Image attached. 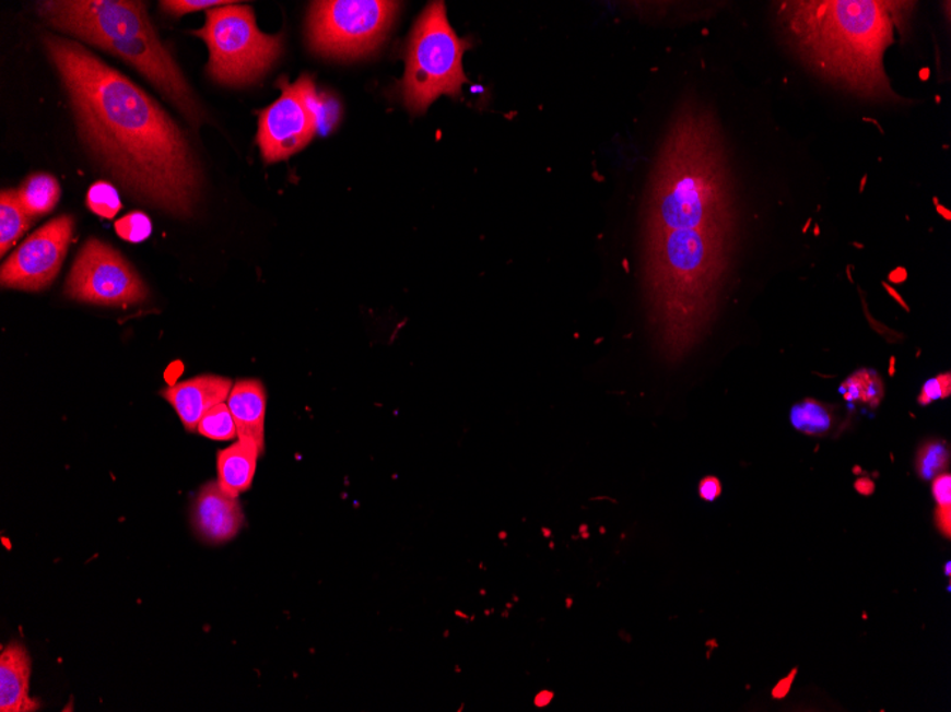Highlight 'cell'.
Masks as SVG:
<instances>
[{
  "mask_svg": "<svg viewBox=\"0 0 951 712\" xmlns=\"http://www.w3.org/2000/svg\"><path fill=\"white\" fill-rule=\"evenodd\" d=\"M244 522L238 498L231 497L216 480L202 487L192 508V526L202 541L225 544L239 534Z\"/></svg>",
  "mask_w": 951,
  "mask_h": 712,
  "instance_id": "cell-11",
  "label": "cell"
},
{
  "mask_svg": "<svg viewBox=\"0 0 951 712\" xmlns=\"http://www.w3.org/2000/svg\"><path fill=\"white\" fill-rule=\"evenodd\" d=\"M916 473L919 478L929 483L937 475L948 473L950 466V448L944 440L923 442L916 455Z\"/></svg>",
  "mask_w": 951,
  "mask_h": 712,
  "instance_id": "cell-20",
  "label": "cell"
},
{
  "mask_svg": "<svg viewBox=\"0 0 951 712\" xmlns=\"http://www.w3.org/2000/svg\"><path fill=\"white\" fill-rule=\"evenodd\" d=\"M936 525L939 527L941 534H943L948 539L951 536V507H939L936 509Z\"/></svg>",
  "mask_w": 951,
  "mask_h": 712,
  "instance_id": "cell-28",
  "label": "cell"
},
{
  "mask_svg": "<svg viewBox=\"0 0 951 712\" xmlns=\"http://www.w3.org/2000/svg\"><path fill=\"white\" fill-rule=\"evenodd\" d=\"M191 35L210 51L207 74L227 87L251 86L270 72L284 51V35L258 29L248 4L231 3L206 12V23Z\"/></svg>",
  "mask_w": 951,
  "mask_h": 712,
  "instance_id": "cell-6",
  "label": "cell"
},
{
  "mask_svg": "<svg viewBox=\"0 0 951 712\" xmlns=\"http://www.w3.org/2000/svg\"><path fill=\"white\" fill-rule=\"evenodd\" d=\"M32 658L25 645L11 643L0 654V711L33 712L40 702L30 695Z\"/></svg>",
  "mask_w": 951,
  "mask_h": 712,
  "instance_id": "cell-13",
  "label": "cell"
},
{
  "mask_svg": "<svg viewBox=\"0 0 951 712\" xmlns=\"http://www.w3.org/2000/svg\"><path fill=\"white\" fill-rule=\"evenodd\" d=\"M950 569H951V563H950V562L946 563V569H944V570H946V574H948V577H950V574H951V573H950Z\"/></svg>",
  "mask_w": 951,
  "mask_h": 712,
  "instance_id": "cell-31",
  "label": "cell"
},
{
  "mask_svg": "<svg viewBox=\"0 0 951 712\" xmlns=\"http://www.w3.org/2000/svg\"><path fill=\"white\" fill-rule=\"evenodd\" d=\"M472 41L461 39L447 21L444 2H432L418 17L404 50L399 96L413 115H423L441 96L459 98L468 83L463 56Z\"/></svg>",
  "mask_w": 951,
  "mask_h": 712,
  "instance_id": "cell-5",
  "label": "cell"
},
{
  "mask_svg": "<svg viewBox=\"0 0 951 712\" xmlns=\"http://www.w3.org/2000/svg\"><path fill=\"white\" fill-rule=\"evenodd\" d=\"M197 432L214 441H230L237 437V426H235L227 401L215 405L201 418Z\"/></svg>",
  "mask_w": 951,
  "mask_h": 712,
  "instance_id": "cell-21",
  "label": "cell"
},
{
  "mask_svg": "<svg viewBox=\"0 0 951 712\" xmlns=\"http://www.w3.org/2000/svg\"><path fill=\"white\" fill-rule=\"evenodd\" d=\"M228 0H163L160 2V8L166 15L173 17H181L187 13L206 11V9H214L231 4Z\"/></svg>",
  "mask_w": 951,
  "mask_h": 712,
  "instance_id": "cell-24",
  "label": "cell"
},
{
  "mask_svg": "<svg viewBox=\"0 0 951 712\" xmlns=\"http://www.w3.org/2000/svg\"><path fill=\"white\" fill-rule=\"evenodd\" d=\"M89 153L129 195L191 216L202 174L185 131L155 98L80 41L45 35Z\"/></svg>",
  "mask_w": 951,
  "mask_h": 712,
  "instance_id": "cell-2",
  "label": "cell"
},
{
  "mask_svg": "<svg viewBox=\"0 0 951 712\" xmlns=\"http://www.w3.org/2000/svg\"><path fill=\"white\" fill-rule=\"evenodd\" d=\"M836 405L822 401L807 399L795 404L790 410V423L795 430L811 437H827L841 427V417Z\"/></svg>",
  "mask_w": 951,
  "mask_h": 712,
  "instance_id": "cell-16",
  "label": "cell"
},
{
  "mask_svg": "<svg viewBox=\"0 0 951 712\" xmlns=\"http://www.w3.org/2000/svg\"><path fill=\"white\" fill-rule=\"evenodd\" d=\"M36 11L56 31L108 51L143 74L164 97L199 126L202 110L180 66L153 26L148 3L134 0H45Z\"/></svg>",
  "mask_w": 951,
  "mask_h": 712,
  "instance_id": "cell-4",
  "label": "cell"
},
{
  "mask_svg": "<svg viewBox=\"0 0 951 712\" xmlns=\"http://www.w3.org/2000/svg\"><path fill=\"white\" fill-rule=\"evenodd\" d=\"M841 393L852 403H861L878 407L884 395V385L878 372L859 370L841 385Z\"/></svg>",
  "mask_w": 951,
  "mask_h": 712,
  "instance_id": "cell-19",
  "label": "cell"
},
{
  "mask_svg": "<svg viewBox=\"0 0 951 712\" xmlns=\"http://www.w3.org/2000/svg\"><path fill=\"white\" fill-rule=\"evenodd\" d=\"M931 493L939 507H950L951 505V476L949 473L937 475L931 480Z\"/></svg>",
  "mask_w": 951,
  "mask_h": 712,
  "instance_id": "cell-26",
  "label": "cell"
},
{
  "mask_svg": "<svg viewBox=\"0 0 951 712\" xmlns=\"http://www.w3.org/2000/svg\"><path fill=\"white\" fill-rule=\"evenodd\" d=\"M400 3L384 0H325L310 3L309 49L322 58L356 59L378 49L398 16Z\"/></svg>",
  "mask_w": 951,
  "mask_h": 712,
  "instance_id": "cell-7",
  "label": "cell"
},
{
  "mask_svg": "<svg viewBox=\"0 0 951 712\" xmlns=\"http://www.w3.org/2000/svg\"><path fill=\"white\" fill-rule=\"evenodd\" d=\"M913 2H780L776 29L805 68L837 88L879 105L907 103L892 88L884 55L911 21Z\"/></svg>",
  "mask_w": 951,
  "mask_h": 712,
  "instance_id": "cell-3",
  "label": "cell"
},
{
  "mask_svg": "<svg viewBox=\"0 0 951 712\" xmlns=\"http://www.w3.org/2000/svg\"><path fill=\"white\" fill-rule=\"evenodd\" d=\"M797 668L792 669L788 677L783 678V680L776 684V687L774 688V690H772V697L776 698V700H780V698H785L786 696H788L790 687H792L795 677H797Z\"/></svg>",
  "mask_w": 951,
  "mask_h": 712,
  "instance_id": "cell-29",
  "label": "cell"
},
{
  "mask_svg": "<svg viewBox=\"0 0 951 712\" xmlns=\"http://www.w3.org/2000/svg\"><path fill=\"white\" fill-rule=\"evenodd\" d=\"M736 182L713 108L686 98L670 122L644 201L642 271L649 328L670 361L704 339L738 242Z\"/></svg>",
  "mask_w": 951,
  "mask_h": 712,
  "instance_id": "cell-1",
  "label": "cell"
},
{
  "mask_svg": "<svg viewBox=\"0 0 951 712\" xmlns=\"http://www.w3.org/2000/svg\"><path fill=\"white\" fill-rule=\"evenodd\" d=\"M17 192L23 210L33 219L50 214L62 195L58 179L47 173L32 174L21 183Z\"/></svg>",
  "mask_w": 951,
  "mask_h": 712,
  "instance_id": "cell-17",
  "label": "cell"
},
{
  "mask_svg": "<svg viewBox=\"0 0 951 712\" xmlns=\"http://www.w3.org/2000/svg\"><path fill=\"white\" fill-rule=\"evenodd\" d=\"M74 218L60 215L33 233L3 262L0 283L9 289L40 292L49 287L63 266L72 242Z\"/></svg>",
  "mask_w": 951,
  "mask_h": 712,
  "instance_id": "cell-10",
  "label": "cell"
},
{
  "mask_svg": "<svg viewBox=\"0 0 951 712\" xmlns=\"http://www.w3.org/2000/svg\"><path fill=\"white\" fill-rule=\"evenodd\" d=\"M281 96L258 112L257 144L263 162H284L300 153L319 131L321 94L314 79L303 74L296 82L281 78L277 82Z\"/></svg>",
  "mask_w": 951,
  "mask_h": 712,
  "instance_id": "cell-8",
  "label": "cell"
},
{
  "mask_svg": "<svg viewBox=\"0 0 951 712\" xmlns=\"http://www.w3.org/2000/svg\"><path fill=\"white\" fill-rule=\"evenodd\" d=\"M233 385L227 377L206 375L168 387L160 394L176 410L186 430L195 432L211 408L227 401Z\"/></svg>",
  "mask_w": 951,
  "mask_h": 712,
  "instance_id": "cell-12",
  "label": "cell"
},
{
  "mask_svg": "<svg viewBox=\"0 0 951 712\" xmlns=\"http://www.w3.org/2000/svg\"><path fill=\"white\" fill-rule=\"evenodd\" d=\"M227 405L237 426L239 441L266 450L267 393L261 381L242 380L233 385Z\"/></svg>",
  "mask_w": 951,
  "mask_h": 712,
  "instance_id": "cell-14",
  "label": "cell"
},
{
  "mask_svg": "<svg viewBox=\"0 0 951 712\" xmlns=\"http://www.w3.org/2000/svg\"><path fill=\"white\" fill-rule=\"evenodd\" d=\"M116 233L121 239L131 244H140L152 235L153 226L149 216L141 211L130 212L116 221Z\"/></svg>",
  "mask_w": 951,
  "mask_h": 712,
  "instance_id": "cell-23",
  "label": "cell"
},
{
  "mask_svg": "<svg viewBox=\"0 0 951 712\" xmlns=\"http://www.w3.org/2000/svg\"><path fill=\"white\" fill-rule=\"evenodd\" d=\"M700 494L701 498L705 499V501H715L721 494V484L714 476H708V478L703 479V483L700 485Z\"/></svg>",
  "mask_w": 951,
  "mask_h": 712,
  "instance_id": "cell-27",
  "label": "cell"
},
{
  "mask_svg": "<svg viewBox=\"0 0 951 712\" xmlns=\"http://www.w3.org/2000/svg\"><path fill=\"white\" fill-rule=\"evenodd\" d=\"M951 391V380L949 372L946 375L937 376L935 379H930L926 381V384L923 385L921 393L919 395V403L921 405H927L934 403L937 400L948 399Z\"/></svg>",
  "mask_w": 951,
  "mask_h": 712,
  "instance_id": "cell-25",
  "label": "cell"
},
{
  "mask_svg": "<svg viewBox=\"0 0 951 712\" xmlns=\"http://www.w3.org/2000/svg\"><path fill=\"white\" fill-rule=\"evenodd\" d=\"M855 488L858 489L861 495H872L874 484L868 478L859 479L858 483L855 484Z\"/></svg>",
  "mask_w": 951,
  "mask_h": 712,
  "instance_id": "cell-30",
  "label": "cell"
},
{
  "mask_svg": "<svg viewBox=\"0 0 951 712\" xmlns=\"http://www.w3.org/2000/svg\"><path fill=\"white\" fill-rule=\"evenodd\" d=\"M86 205L93 214L105 219L115 218L121 209H124V204H121L120 195L119 192H117L116 187L106 181H98L89 188Z\"/></svg>",
  "mask_w": 951,
  "mask_h": 712,
  "instance_id": "cell-22",
  "label": "cell"
},
{
  "mask_svg": "<svg viewBox=\"0 0 951 712\" xmlns=\"http://www.w3.org/2000/svg\"><path fill=\"white\" fill-rule=\"evenodd\" d=\"M260 455L256 447L239 440L220 451L216 454V483L231 497L238 498L251 488Z\"/></svg>",
  "mask_w": 951,
  "mask_h": 712,
  "instance_id": "cell-15",
  "label": "cell"
},
{
  "mask_svg": "<svg viewBox=\"0 0 951 712\" xmlns=\"http://www.w3.org/2000/svg\"><path fill=\"white\" fill-rule=\"evenodd\" d=\"M35 219L26 214L17 190H2L0 195V254L4 257L30 230Z\"/></svg>",
  "mask_w": 951,
  "mask_h": 712,
  "instance_id": "cell-18",
  "label": "cell"
},
{
  "mask_svg": "<svg viewBox=\"0 0 951 712\" xmlns=\"http://www.w3.org/2000/svg\"><path fill=\"white\" fill-rule=\"evenodd\" d=\"M64 294L83 304L129 306L148 299L149 289L120 252L92 238L73 263Z\"/></svg>",
  "mask_w": 951,
  "mask_h": 712,
  "instance_id": "cell-9",
  "label": "cell"
}]
</instances>
